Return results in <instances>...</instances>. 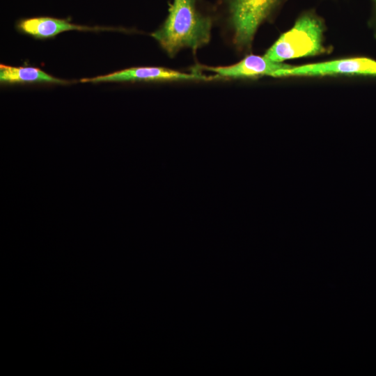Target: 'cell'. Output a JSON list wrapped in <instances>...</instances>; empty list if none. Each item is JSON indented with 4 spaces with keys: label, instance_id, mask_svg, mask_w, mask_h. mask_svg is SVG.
Instances as JSON below:
<instances>
[{
    "label": "cell",
    "instance_id": "6da1fadb",
    "mask_svg": "<svg viewBox=\"0 0 376 376\" xmlns=\"http://www.w3.org/2000/svg\"><path fill=\"white\" fill-rule=\"evenodd\" d=\"M212 26L211 17L199 10L197 0H173L166 20L152 36L173 56L181 49L196 51L206 45Z\"/></svg>",
    "mask_w": 376,
    "mask_h": 376
},
{
    "label": "cell",
    "instance_id": "7a4b0ae2",
    "mask_svg": "<svg viewBox=\"0 0 376 376\" xmlns=\"http://www.w3.org/2000/svg\"><path fill=\"white\" fill-rule=\"evenodd\" d=\"M325 26L322 17L313 10L303 13L290 29L283 33L264 56L278 63L326 52Z\"/></svg>",
    "mask_w": 376,
    "mask_h": 376
},
{
    "label": "cell",
    "instance_id": "3957f363",
    "mask_svg": "<svg viewBox=\"0 0 376 376\" xmlns=\"http://www.w3.org/2000/svg\"><path fill=\"white\" fill-rule=\"evenodd\" d=\"M285 0H227L228 26L232 43L248 51L260 26L269 19Z\"/></svg>",
    "mask_w": 376,
    "mask_h": 376
},
{
    "label": "cell",
    "instance_id": "9c48e42d",
    "mask_svg": "<svg viewBox=\"0 0 376 376\" xmlns=\"http://www.w3.org/2000/svg\"><path fill=\"white\" fill-rule=\"evenodd\" d=\"M373 3V7H374V13H375V19L376 21V0H372Z\"/></svg>",
    "mask_w": 376,
    "mask_h": 376
},
{
    "label": "cell",
    "instance_id": "8992f818",
    "mask_svg": "<svg viewBox=\"0 0 376 376\" xmlns=\"http://www.w3.org/2000/svg\"><path fill=\"white\" fill-rule=\"evenodd\" d=\"M289 66L283 63L274 62L264 55L261 56L250 54L231 65L205 68L214 72L219 78H252L263 76L274 77L276 71Z\"/></svg>",
    "mask_w": 376,
    "mask_h": 376
},
{
    "label": "cell",
    "instance_id": "277c9868",
    "mask_svg": "<svg viewBox=\"0 0 376 376\" xmlns=\"http://www.w3.org/2000/svg\"><path fill=\"white\" fill-rule=\"evenodd\" d=\"M376 76V61L368 57H352L290 65L276 71L273 77L324 76Z\"/></svg>",
    "mask_w": 376,
    "mask_h": 376
},
{
    "label": "cell",
    "instance_id": "52a82bcc",
    "mask_svg": "<svg viewBox=\"0 0 376 376\" xmlns=\"http://www.w3.org/2000/svg\"><path fill=\"white\" fill-rule=\"evenodd\" d=\"M17 27L21 31L38 38L54 37L61 32L70 30L98 29L76 25L65 19L47 17L22 19L18 23Z\"/></svg>",
    "mask_w": 376,
    "mask_h": 376
},
{
    "label": "cell",
    "instance_id": "ba28073f",
    "mask_svg": "<svg viewBox=\"0 0 376 376\" xmlns=\"http://www.w3.org/2000/svg\"><path fill=\"white\" fill-rule=\"evenodd\" d=\"M1 83H51L70 84L68 81L52 77L42 70L33 67H12L0 65Z\"/></svg>",
    "mask_w": 376,
    "mask_h": 376
},
{
    "label": "cell",
    "instance_id": "5b68a950",
    "mask_svg": "<svg viewBox=\"0 0 376 376\" xmlns=\"http://www.w3.org/2000/svg\"><path fill=\"white\" fill-rule=\"evenodd\" d=\"M219 78L207 77L198 72L187 73L162 67H138L125 69L109 75L83 79L81 82H123L196 80L205 81Z\"/></svg>",
    "mask_w": 376,
    "mask_h": 376
}]
</instances>
